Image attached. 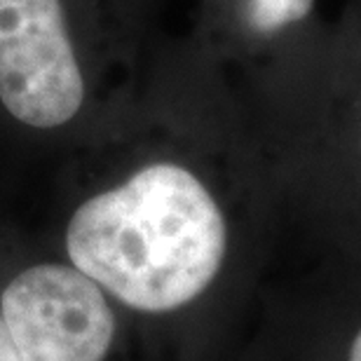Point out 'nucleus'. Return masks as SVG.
Listing matches in <instances>:
<instances>
[{"label":"nucleus","mask_w":361,"mask_h":361,"mask_svg":"<svg viewBox=\"0 0 361 361\" xmlns=\"http://www.w3.org/2000/svg\"><path fill=\"white\" fill-rule=\"evenodd\" d=\"M326 24L319 0H185L180 31L254 122L307 63Z\"/></svg>","instance_id":"nucleus-5"},{"label":"nucleus","mask_w":361,"mask_h":361,"mask_svg":"<svg viewBox=\"0 0 361 361\" xmlns=\"http://www.w3.org/2000/svg\"><path fill=\"white\" fill-rule=\"evenodd\" d=\"M272 174L361 178V0H348L312 56L254 122Z\"/></svg>","instance_id":"nucleus-4"},{"label":"nucleus","mask_w":361,"mask_h":361,"mask_svg":"<svg viewBox=\"0 0 361 361\" xmlns=\"http://www.w3.org/2000/svg\"><path fill=\"white\" fill-rule=\"evenodd\" d=\"M350 361H361V331L357 334L355 343H352V348H350Z\"/></svg>","instance_id":"nucleus-7"},{"label":"nucleus","mask_w":361,"mask_h":361,"mask_svg":"<svg viewBox=\"0 0 361 361\" xmlns=\"http://www.w3.org/2000/svg\"><path fill=\"white\" fill-rule=\"evenodd\" d=\"M0 314L19 361H136L118 307L33 228L0 214Z\"/></svg>","instance_id":"nucleus-3"},{"label":"nucleus","mask_w":361,"mask_h":361,"mask_svg":"<svg viewBox=\"0 0 361 361\" xmlns=\"http://www.w3.org/2000/svg\"><path fill=\"white\" fill-rule=\"evenodd\" d=\"M174 0H0V146L54 160L127 97Z\"/></svg>","instance_id":"nucleus-2"},{"label":"nucleus","mask_w":361,"mask_h":361,"mask_svg":"<svg viewBox=\"0 0 361 361\" xmlns=\"http://www.w3.org/2000/svg\"><path fill=\"white\" fill-rule=\"evenodd\" d=\"M0 361H19V355L14 350L12 338L7 334V326L3 322V314H0Z\"/></svg>","instance_id":"nucleus-6"},{"label":"nucleus","mask_w":361,"mask_h":361,"mask_svg":"<svg viewBox=\"0 0 361 361\" xmlns=\"http://www.w3.org/2000/svg\"><path fill=\"white\" fill-rule=\"evenodd\" d=\"M49 162L33 230L118 307L136 350L230 277L249 197L272 174L230 85L169 28L132 92Z\"/></svg>","instance_id":"nucleus-1"}]
</instances>
